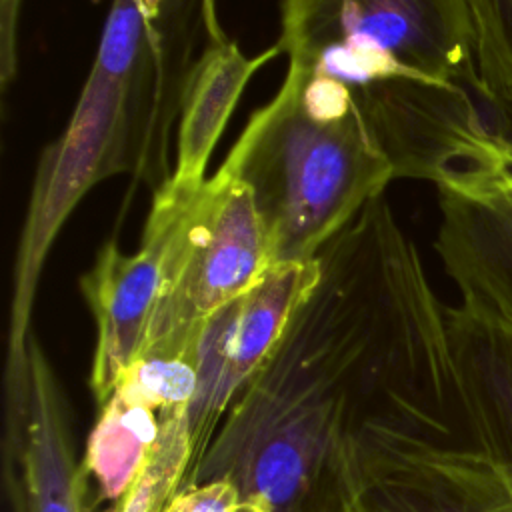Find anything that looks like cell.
<instances>
[{
    "instance_id": "6da1fadb",
    "label": "cell",
    "mask_w": 512,
    "mask_h": 512,
    "mask_svg": "<svg viewBox=\"0 0 512 512\" xmlns=\"http://www.w3.org/2000/svg\"><path fill=\"white\" fill-rule=\"evenodd\" d=\"M404 238L382 194L318 252L316 286L182 488L228 478L240 512H342Z\"/></svg>"
},
{
    "instance_id": "7a4b0ae2",
    "label": "cell",
    "mask_w": 512,
    "mask_h": 512,
    "mask_svg": "<svg viewBox=\"0 0 512 512\" xmlns=\"http://www.w3.org/2000/svg\"><path fill=\"white\" fill-rule=\"evenodd\" d=\"M288 66L340 84L396 178L444 186L500 130L468 0H280Z\"/></svg>"
},
{
    "instance_id": "3957f363",
    "label": "cell",
    "mask_w": 512,
    "mask_h": 512,
    "mask_svg": "<svg viewBox=\"0 0 512 512\" xmlns=\"http://www.w3.org/2000/svg\"><path fill=\"white\" fill-rule=\"evenodd\" d=\"M218 170L250 188L276 264L316 258L396 178L348 92L294 66Z\"/></svg>"
},
{
    "instance_id": "277c9868",
    "label": "cell",
    "mask_w": 512,
    "mask_h": 512,
    "mask_svg": "<svg viewBox=\"0 0 512 512\" xmlns=\"http://www.w3.org/2000/svg\"><path fill=\"white\" fill-rule=\"evenodd\" d=\"M164 240V290L144 352L192 354L202 324L276 262L246 184L216 170L200 186L168 180L146 218Z\"/></svg>"
},
{
    "instance_id": "5b68a950",
    "label": "cell",
    "mask_w": 512,
    "mask_h": 512,
    "mask_svg": "<svg viewBox=\"0 0 512 512\" xmlns=\"http://www.w3.org/2000/svg\"><path fill=\"white\" fill-rule=\"evenodd\" d=\"M342 512H512V488L472 440L362 408Z\"/></svg>"
},
{
    "instance_id": "8992f818",
    "label": "cell",
    "mask_w": 512,
    "mask_h": 512,
    "mask_svg": "<svg viewBox=\"0 0 512 512\" xmlns=\"http://www.w3.org/2000/svg\"><path fill=\"white\" fill-rule=\"evenodd\" d=\"M318 274V258L278 262L202 324L194 346L198 388L188 412L192 470L204 458L230 404L284 338Z\"/></svg>"
},
{
    "instance_id": "52a82bcc",
    "label": "cell",
    "mask_w": 512,
    "mask_h": 512,
    "mask_svg": "<svg viewBox=\"0 0 512 512\" xmlns=\"http://www.w3.org/2000/svg\"><path fill=\"white\" fill-rule=\"evenodd\" d=\"M438 206L434 248L460 302L512 324V122L476 168L438 188Z\"/></svg>"
},
{
    "instance_id": "ba28073f",
    "label": "cell",
    "mask_w": 512,
    "mask_h": 512,
    "mask_svg": "<svg viewBox=\"0 0 512 512\" xmlns=\"http://www.w3.org/2000/svg\"><path fill=\"white\" fill-rule=\"evenodd\" d=\"M4 448L12 512H90V488L76 462L62 386L40 342L28 346L26 400L18 436Z\"/></svg>"
},
{
    "instance_id": "9c48e42d",
    "label": "cell",
    "mask_w": 512,
    "mask_h": 512,
    "mask_svg": "<svg viewBox=\"0 0 512 512\" xmlns=\"http://www.w3.org/2000/svg\"><path fill=\"white\" fill-rule=\"evenodd\" d=\"M164 260L162 236L144 224L136 252L126 254L110 240L80 278V290L96 324L88 386L98 406L112 396L146 344L164 290Z\"/></svg>"
},
{
    "instance_id": "30bf717a",
    "label": "cell",
    "mask_w": 512,
    "mask_h": 512,
    "mask_svg": "<svg viewBox=\"0 0 512 512\" xmlns=\"http://www.w3.org/2000/svg\"><path fill=\"white\" fill-rule=\"evenodd\" d=\"M444 316L472 438L512 488V324L466 302Z\"/></svg>"
},
{
    "instance_id": "8fae6325",
    "label": "cell",
    "mask_w": 512,
    "mask_h": 512,
    "mask_svg": "<svg viewBox=\"0 0 512 512\" xmlns=\"http://www.w3.org/2000/svg\"><path fill=\"white\" fill-rule=\"evenodd\" d=\"M280 52L276 44L256 56H248L228 38L202 54L182 98L176 128V164L170 176L174 184H204L208 160L246 84Z\"/></svg>"
},
{
    "instance_id": "7c38bea8",
    "label": "cell",
    "mask_w": 512,
    "mask_h": 512,
    "mask_svg": "<svg viewBox=\"0 0 512 512\" xmlns=\"http://www.w3.org/2000/svg\"><path fill=\"white\" fill-rule=\"evenodd\" d=\"M154 70L150 132L174 136L188 78L202 54L228 40L216 0H138Z\"/></svg>"
},
{
    "instance_id": "4fadbf2b",
    "label": "cell",
    "mask_w": 512,
    "mask_h": 512,
    "mask_svg": "<svg viewBox=\"0 0 512 512\" xmlns=\"http://www.w3.org/2000/svg\"><path fill=\"white\" fill-rule=\"evenodd\" d=\"M174 410L178 408H162L130 382H118L112 396L100 406L82 460L84 478L88 486L92 482L96 488V502L112 504L122 496L150 456L166 416Z\"/></svg>"
},
{
    "instance_id": "5bb4252c",
    "label": "cell",
    "mask_w": 512,
    "mask_h": 512,
    "mask_svg": "<svg viewBox=\"0 0 512 512\" xmlns=\"http://www.w3.org/2000/svg\"><path fill=\"white\" fill-rule=\"evenodd\" d=\"M190 406L170 412L140 472L104 512H164L192 470Z\"/></svg>"
},
{
    "instance_id": "9a60e30c",
    "label": "cell",
    "mask_w": 512,
    "mask_h": 512,
    "mask_svg": "<svg viewBox=\"0 0 512 512\" xmlns=\"http://www.w3.org/2000/svg\"><path fill=\"white\" fill-rule=\"evenodd\" d=\"M484 90L512 106V0H468Z\"/></svg>"
},
{
    "instance_id": "2e32d148",
    "label": "cell",
    "mask_w": 512,
    "mask_h": 512,
    "mask_svg": "<svg viewBox=\"0 0 512 512\" xmlns=\"http://www.w3.org/2000/svg\"><path fill=\"white\" fill-rule=\"evenodd\" d=\"M164 512H240V494L232 480L216 478L182 488Z\"/></svg>"
},
{
    "instance_id": "e0dca14e",
    "label": "cell",
    "mask_w": 512,
    "mask_h": 512,
    "mask_svg": "<svg viewBox=\"0 0 512 512\" xmlns=\"http://www.w3.org/2000/svg\"><path fill=\"white\" fill-rule=\"evenodd\" d=\"M22 0H2V90L6 92L16 70V26Z\"/></svg>"
}]
</instances>
